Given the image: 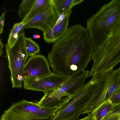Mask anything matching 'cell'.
<instances>
[{"instance_id":"obj_12","label":"cell","mask_w":120,"mask_h":120,"mask_svg":"<svg viewBox=\"0 0 120 120\" xmlns=\"http://www.w3.org/2000/svg\"><path fill=\"white\" fill-rule=\"evenodd\" d=\"M89 71L88 70L85 71L78 75L71 77L58 90L71 97L84 85L86 79L88 77Z\"/></svg>"},{"instance_id":"obj_11","label":"cell","mask_w":120,"mask_h":120,"mask_svg":"<svg viewBox=\"0 0 120 120\" xmlns=\"http://www.w3.org/2000/svg\"><path fill=\"white\" fill-rule=\"evenodd\" d=\"M71 13L62 15L58 18L56 24L43 33V38L48 43H56L60 40L67 31L69 18Z\"/></svg>"},{"instance_id":"obj_22","label":"cell","mask_w":120,"mask_h":120,"mask_svg":"<svg viewBox=\"0 0 120 120\" xmlns=\"http://www.w3.org/2000/svg\"><path fill=\"white\" fill-rule=\"evenodd\" d=\"M79 120H96L92 112L88 114V115L85 117L79 119Z\"/></svg>"},{"instance_id":"obj_2","label":"cell","mask_w":120,"mask_h":120,"mask_svg":"<svg viewBox=\"0 0 120 120\" xmlns=\"http://www.w3.org/2000/svg\"><path fill=\"white\" fill-rule=\"evenodd\" d=\"M120 19V0L105 4L87 20L86 28L94 51L103 43L114 24Z\"/></svg>"},{"instance_id":"obj_9","label":"cell","mask_w":120,"mask_h":120,"mask_svg":"<svg viewBox=\"0 0 120 120\" xmlns=\"http://www.w3.org/2000/svg\"><path fill=\"white\" fill-rule=\"evenodd\" d=\"M46 58L41 54L31 56L26 63L22 72L23 79L40 77L52 74Z\"/></svg>"},{"instance_id":"obj_8","label":"cell","mask_w":120,"mask_h":120,"mask_svg":"<svg viewBox=\"0 0 120 120\" xmlns=\"http://www.w3.org/2000/svg\"><path fill=\"white\" fill-rule=\"evenodd\" d=\"M120 69L118 68L109 71L95 76L98 80L97 91L91 102L81 114H89L107 100L108 90L115 79L118 76Z\"/></svg>"},{"instance_id":"obj_21","label":"cell","mask_w":120,"mask_h":120,"mask_svg":"<svg viewBox=\"0 0 120 120\" xmlns=\"http://www.w3.org/2000/svg\"><path fill=\"white\" fill-rule=\"evenodd\" d=\"M7 10L4 11L1 15L0 18V34H2L3 31V29L4 23V18Z\"/></svg>"},{"instance_id":"obj_15","label":"cell","mask_w":120,"mask_h":120,"mask_svg":"<svg viewBox=\"0 0 120 120\" xmlns=\"http://www.w3.org/2000/svg\"><path fill=\"white\" fill-rule=\"evenodd\" d=\"M120 107V103H114L109 99L92 112L96 120H101L109 112L118 109Z\"/></svg>"},{"instance_id":"obj_3","label":"cell","mask_w":120,"mask_h":120,"mask_svg":"<svg viewBox=\"0 0 120 120\" xmlns=\"http://www.w3.org/2000/svg\"><path fill=\"white\" fill-rule=\"evenodd\" d=\"M98 85L97 77H92L76 92L64 99L50 120H79V116L92 101Z\"/></svg>"},{"instance_id":"obj_25","label":"cell","mask_w":120,"mask_h":120,"mask_svg":"<svg viewBox=\"0 0 120 120\" xmlns=\"http://www.w3.org/2000/svg\"><path fill=\"white\" fill-rule=\"evenodd\" d=\"M33 37L34 39H38L40 38V36L38 34H35L33 35Z\"/></svg>"},{"instance_id":"obj_17","label":"cell","mask_w":120,"mask_h":120,"mask_svg":"<svg viewBox=\"0 0 120 120\" xmlns=\"http://www.w3.org/2000/svg\"><path fill=\"white\" fill-rule=\"evenodd\" d=\"M36 0H23L20 3L18 12L20 18H23L30 12Z\"/></svg>"},{"instance_id":"obj_23","label":"cell","mask_w":120,"mask_h":120,"mask_svg":"<svg viewBox=\"0 0 120 120\" xmlns=\"http://www.w3.org/2000/svg\"><path fill=\"white\" fill-rule=\"evenodd\" d=\"M4 45L3 44L2 41V40L0 39V55L1 56L3 53V48Z\"/></svg>"},{"instance_id":"obj_5","label":"cell","mask_w":120,"mask_h":120,"mask_svg":"<svg viewBox=\"0 0 120 120\" xmlns=\"http://www.w3.org/2000/svg\"><path fill=\"white\" fill-rule=\"evenodd\" d=\"M25 38L24 32L21 31L18 40L12 47H10L7 44L6 45V51L13 88L22 87L23 71L29 56L26 49Z\"/></svg>"},{"instance_id":"obj_10","label":"cell","mask_w":120,"mask_h":120,"mask_svg":"<svg viewBox=\"0 0 120 120\" xmlns=\"http://www.w3.org/2000/svg\"><path fill=\"white\" fill-rule=\"evenodd\" d=\"M58 19L52 5L48 10L38 14L25 24L21 31L26 29L34 28L41 30L43 33L52 27Z\"/></svg>"},{"instance_id":"obj_24","label":"cell","mask_w":120,"mask_h":120,"mask_svg":"<svg viewBox=\"0 0 120 120\" xmlns=\"http://www.w3.org/2000/svg\"><path fill=\"white\" fill-rule=\"evenodd\" d=\"M118 87H120V71L119 72L118 75Z\"/></svg>"},{"instance_id":"obj_16","label":"cell","mask_w":120,"mask_h":120,"mask_svg":"<svg viewBox=\"0 0 120 120\" xmlns=\"http://www.w3.org/2000/svg\"><path fill=\"white\" fill-rule=\"evenodd\" d=\"M24 25L22 21L14 25L9 34L7 44L10 47H12L18 40L20 33Z\"/></svg>"},{"instance_id":"obj_1","label":"cell","mask_w":120,"mask_h":120,"mask_svg":"<svg viewBox=\"0 0 120 120\" xmlns=\"http://www.w3.org/2000/svg\"><path fill=\"white\" fill-rule=\"evenodd\" d=\"M94 52L86 29L77 24L54 44L48 58L53 73L72 77L85 71Z\"/></svg>"},{"instance_id":"obj_14","label":"cell","mask_w":120,"mask_h":120,"mask_svg":"<svg viewBox=\"0 0 120 120\" xmlns=\"http://www.w3.org/2000/svg\"><path fill=\"white\" fill-rule=\"evenodd\" d=\"M52 5V0H36L30 12L22 21L24 25L35 16L48 10Z\"/></svg>"},{"instance_id":"obj_13","label":"cell","mask_w":120,"mask_h":120,"mask_svg":"<svg viewBox=\"0 0 120 120\" xmlns=\"http://www.w3.org/2000/svg\"><path fill=\"white\" fill-rule=\"evenodd\" d=\"M84 0H52L54 11L58 18L63 14L71 13V9Z\"/></svg>"},{"instance_id":"obj_20","label":"cell","mask_w":120,"mask_h":120,"mask_svg":"<svg viewBox=\"0 0 120 120\" xmlns=\"http://www.w3.org/2000/svg\"><path fill=\"white\" fill-rule=\"evenodd\" d=\"M109 100L114 103H120V87L114 91Z\"/></svg>"},{"instance_id":"obj_19","label":"cell","mask_w":120,"mask_h":120,"mask_svg":"<svg viewBox=\"0 0 120 120\" xmlns=\"http://www.w3.org/2000/svg\"><path fill=\"white\" fill-rule=\"evenodd\" d=\"M101 120H120L118 109L109 112Z\"/></svg>"},{"instance_id":"obj_6","label":"cell","mask_w":120,"mask_h":120,"mask_svg":"<svg viewBox=\"0 0 120 120\" xmlns=\"http://www.w3.org/2000/svg\"><path fill=\"white\" fill-rule=\"evenodd\" d=\"M100 47L104 51L100 59L95 63L99 64L104 70H113L120 63V19L112 26Z\"/></svg>"},{"instance_id":"obj_4","label":"cell","mask_w":120,"mask_h":120,"mask_svg":"<svg viewBox=\"0 0 120 120\" xmlns=\"http://www.w3.org/2000/svg\"><path fill=\"white\" fill-rule=\"evenodd\" d=\"M60 108L42 106L24 99L13 103L5 110L0 120H50Z\"/></svg>"},{"instance_id":"obj_18","label":"cell","mask_w":120,"mask_h":120,"mask_svg":"<svg viewBox=\"0 0 120 120\" xmlns=\"http://www.w3.org/2000/svg\"><path fill=\"white\" fill-rule=\"evenodd\" d=\"M25 44L26 50L29 56L35 55L40 51L38 45L30 38L25 37Z\"/></svg>"},{"instance_id":"obj_26","label":"cell","mask_w":120,"mask_h":120,"mask_svg":"<svg viewBox=\"0 0 120 120\" xmlns=\"http://www.w3.org/2000/svg\"><path fill=\"white\" fill-rule=\"evenodd\" d=\"M118 111L120 116V107L118 109Z\"/></svg>"},{"instance_id":"obj_7","label":"cell","mask_w":120,"mask_h":120,"mask_svg":"<svg viewBox=\"0 0 120 120\" xmlns=\"http://www.w3.org/2000/svg\"><path fill=\"white\" fill-rule=\"evenodd\" d=\"M71 77L52 72L45 76L23 79L25 89L43 92L60 88Z\"/></svg>"}]
</instances>
